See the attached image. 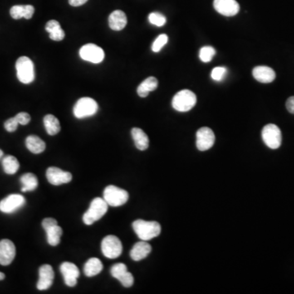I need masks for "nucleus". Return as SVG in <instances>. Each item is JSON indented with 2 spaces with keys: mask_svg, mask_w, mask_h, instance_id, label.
<instances>
[{
  "mask_svg": "<svg viewBox=\"0 0 294 294\" xmlns=\"http://www.w3.org/2000/svg\"><path fill=\"white\" fill-rule=\"evenodd\" d=\"M133 228L137 236L143 241H150L159 236L161 232V226L159 222H147L142 219L133 222Z\"/></svg>",
  "mask_w": 294,
  "mask_h": 294,
  "instance_id": "obj_1",
  "label": "nucleus"
},
{
  "mask_svg": "<svg viewBox=\"0 0 294 294\" xmlns=\"http://www.w3.org/2000/svg\"><path fill=\"white\" fill-rule=\"evenodd\" d=\"M108 204L104 198H95L90 203V207L83 216L84 224L91 226L98 222L108 210Z\"/></svg>",
  "mask_w": 294,
  "mask_h": 294,
  "instance_id": "obj_2",
  "label": "nucleus"
},
{
  "mask_svg": "<svg viewBox=\"0 0 294 294\" xmlns=\"http://www.w3.org/2000/svg\"><path fill=\"white\" fill-rule=\"evenodd\" d=\"M197 102L196 94L191 90L185 89L178 92L173 97L172 105L177 111L179 112H187L194 107Z\"/></svg>",
  "mask_w": 294,
  "mask_h": 294,
  "instance_id": "obj_3",
  "label": "nucleus"
},
{
  "mask_svg": "<svg viewBox=\"0 0 294 294\" xmlns=\"http://www.w3.org/2000/svg\"><path fill=\"white\" fill-rule=\"evenodd\" d=\"M16 75L19 81L29 84L35 80V66L31 59L27 56H21L16 63Z\"/></svg>",
  "mask_w": 294,
  "mask_h": 294,
  "instance_id": "obj_4",
  "label": "nucleus"
},
{
  "mask_svg": "<svg viewBox=\"0 0 294 294\" xmlns=\"http://www.w3.org/2000/svg\"><path fill=\"white\" fill-rule=\"evenodd\" d=\"M129 193L125 190L115 186H108L105 187L103 193V198L111 207H119L124 205L129 199Z\"/></svg>",
  "mask_w": 294,
  "mask_h": 294,
  "instance_id": "obj_5",
  "label": "nucleus"
},
{
  "mask_svg": "<svg viewBox=\"0 0 294 294\" xmlns=\"http://www.w3.org/2000/svg\"><path fill=\"white\" fill-rule=\"evenodd\" d=\"M98 111V104L91 98H82L75 103L73 112L77 119L93 116Z\"/></svg>",
  "mask_w": 294,
  "mask_h": 294,
  "instance_id": "obj_6",
  "label": "nucleus"
},
{
  "mask_svg": "<svg viewBox=\"0 0 294 294\" xmlns=\"http://www.w3.org/2000/svg\"><path fill=\"white\" fill-rule=\"evenodd\" d=\"M264 143L271 149H278L282 143V134L279 127L276 124H267L261 132Z\"/></svg>",
  "mask_w": 294,
  "mask_h": 294,
  "instance_id": "obj_7",
  "label": "nucleus"
},
{
  "mask_svg": "<svg viewBox=\"0 0 294 294\" xmlns=\"http://www.w3.org/2000/svg\"><path fill=\"white\" fill-rule=\"evenodd\" d=\"M101 251L103 255L107 258H117L123 252L121 241L116 236H107L101 241Z\"/></svg>",
  "mask_w": 294,
  "mask_h": 294,
  "instance_id": "obj_8",
  "label": "nucleus"
},
{
  "mask_svg": "<svg viewBox=\"0 0 294 294\" xmlns=\"http://www.w3.org/2000/svg\"><path fill=\"white\" fill-rule=\"evenodd\" d=\"M80 56L84 61L92 63H100L105 58V52L101 48L94 44H88L80 50Z\"/></svg>",
  "mask_w": 294,
  "mask_h": 294,
  "instance_id": "obj_9",
  "label": "nucleus"
},
{
  "mask_svg": "<svg viewBox=\"0 0 294 294\" xmlns=\"http://www.w3.org/2000/svg\"><path fill=\"white\" fill-rule=\"evenodd\" d=\"M215 135L212 129L208 127H203L196 133V147L198 150L205 151L214 145Z\"/></svg>",
  "mask_w": 294,
  "mask_h": 294,
  "instance_id": "obj_10",
  "label": "nucleus"
},
{
  "mask_svg": "<svg viewBox=\"0 0 294 294\" xmlns=\"http://www.w3.org/2000/svg\"><path fill=\"white\" fill-rule=\"evenodd\" d=\"M26 203V198L23 196L12 194L3 198L0 202V211L4 213H12L23 207Z\"/></svg>",
  "mask_w": 294,
  "mask_h": 294,
  "instance_id": "obj_11",
  "label": "nucleus"
},
{
  "mask_svg": "<svg viewBox=\"0 0 294 294\" xmlns=\"http://www.w3.org/2000/svg\"><path fill=\"white\" fill-rule=\"evenodd\" d=\"M46 177L49 183L53 186L66 184L71 182L72 175L69 172H65L56 167H50L46 172Z\"/></svg>",
  "mask_w": 294,
  "mask_h": 294,
  "instance_id": "obj_12",
  "label": "nucleus"
},
{
  "mask_svg": "<svg viewBox=\"0 0 294 294\" xmlns=\"http://www.w3.org/2000/svg\"><path fill=\"white\" fill-rule=\"evenodd\" d=\"M213 7L218 13L225 16H236L241 9L236 0H214Z\"/></svg>",
  "mask_w": 294,
  "mask_h": 294,
  "instance_id": "obj_13",
  "label": "nucleus"
},
{
  "mask_svg": "<svg viewBox=\"0 0 294 294\" xmlns=\"http://www.w3.org/2000/svg\"><path fill=\"white\" fill-rule=\"evenodd\" d=\"M16 256V247L12 241L3 239L0 241V265L8 266Z\"/></svg>",
  "mask_w": 294,
  "mask_h": 294,
  "instance_id": "obj_14",
  "label": "nucleus"
},
{
  "mask_svg": "<svg viewBox=\"0 0 294 294\" xmlns=\"http://www.w3.org/2000/svg\"><path fill=\"white\" fill-rule=\"evenodd\" d=\"M60 271L63 276L65 285L69 287H75L77 284V279L80 276V270L76 265L65 261L60 266Z\"/></svg>",
  "mask_w": 294,
  "mask_h": 294,
  "instance_id": "obj_15",
  "label": "nucleus"
},
{
  "mask_svg": "<svg viewBox=\"0 0 294 294\" xmlns=\"http://www.w3.org/2000/svg\"><path fill=\"white\" fill-rule=\"evenodd\" d=\"M40 280L37 283V289L39 290H47L51 287L53 283V269L49 264H45L40 266Z\"/></svg>",
  "mask_w": 294,
  "mask_h": 294,
  "instance_id": "obj_16",
  "label": "nucleus"
},
{
  "mask_svg": "<svg viewBox=\"0 0 294 294\" xmlns=\"http://www.w3.org/2000/svg\"><path fill=\"white\" fill-rule=\"evenodd\" d=\"M252 75H253L255 80L260 83H263V84L271 83L275 80L276 77V72L274 71L273 69H271L268 66H264V65L255 67L252 70Z\"/></svg>",
  "mask_w": 294,
  "mask_h": 294,
  "instance_id": "obj_17",
  "label": "nucleus"
},
{
  "mask_svg": "<svg viewBox=\"0 0 294 294\" xmlns=\"http://www.w3.org/2000/svg\"><path fill=\"white\" fill-rule=\"evenodd\" d=\"M151 252V246L147 241H140L133 245L130 251V257L133 261L144 259Z\"/></svg>",
  "mask_w": 294,
  "mask_h": 294,
  "instance_id": "obj_18",
  "label": "nucleus"
},
{
  "mask_svg": "<svg viewBox=\"0 0 294 294\" xmlns=\"http://www.w3.org/2000/svg\"><path fill=\"white\" fill-rule=\"evenodd\" d=\"M128 23L126 14L121 10H115L109 16V26L113 31L124 30Z\"/></svg>",
  "mask_w": 294,
  "mask_h": 294,
  "instance_id": "obj_19",
  "label": "nucleus"
},
{
  "mask_svg": "<svg viewBox=\"0 0 294 294\" xmlns=\"http://www.w3.org/2000/svg\"><path fill=\"white\" fill-rule=\"evenodd\" d=\"M35 13V7L32 5H15L10 9V15L15 20L26 18L27 20L32 18Z\"/></svg>",
  "mask_w": 294,
  "mask_h": 294,
  "instance_id": "obj_20",
  "label": "nucleus"
},
{
  "mask_svg": "<svg viewBox=\"0 0 294 294\" xmlns=\"http://www.w3.org/2000/svg\"><path fill=\"white\" fill-rule=\"evenodd\" d=\"M45 30L49 33V38L53 41H61L65 39V31L62 30L61 25L56 20L48 21Z\"/></svg>",
  "mask_w": 294,
  "mask_h": 294,
  "instance_id": "obj_21",
  "label": "nucleus"
},
{
  "mask_svg": "<svg viewBox=\"0 0 294 294\" xmlns=\"http://www.w3.org/2000/svg\"><path fill=\"white\" fill-rule=\"evenodd\" d=\"M132 137L135 146L140 150H146L149 147V138L143 129L133 128L132 129Z\"/></svg>",
  "mask_w": 294,
  "mask_h": 294,
  "instance_id": "obj_22",
  "label": "nucleus"
},
{
  "mask_svg": "<svg viewBox=\"0 0 294 294\" xmlns=\"http://www.w3.org/2000/svg\"><path fill=\"white\" fill-rule=\"evenodd\" d=\"M26 146L27 149L33 154H41L46 149L45 142L37 136L31 135L26 139Z\"/></svg>",
  "mask_w": 294,
  "mask_h": 294,
  "instance_id": "obj_23",
  "label": "nucleus"
},
{
  "mask_svg": "<svg viewBox=\"0 0 294 294\" xmlns=\"http://www.w3.org/2000/svg\"><path fill=\"white\" fill-rule=\"evenodd\" d=\"M102 262L97 257H92L84 265V271L87 277H94L102 271Z\"/></svg>",
  "mask_w": 294,
  "mask_h": 294,
  "instance_id": "obj_24",
  "label": "nucleus"
},
{
  "mask_svg": "<svg viewBox=\"0 0 294 294\" xmlns=\"http://www.w3.org/2000/svg\"><path fill=\"white\" fill-rule=\"evenodd\" d=\"M158 88V80L156 78L149 77L138 86V94L141 98H147L149 92H153Z\"/></svg>",
  "mask_w": 294,
  "mask_h": 294,
  "instance_id": "obj_25",
  "label": "nucleus"
},
{
  "mask_svg": "<svg viewBox=\"0 0 294 294\" xmlns=\"http://www.w3.org/2000/svg\"><path fill=\"white\" fill-rule=\"evenodd\" d=\"M44 124L49 135H56L61 131V125L58 119L52 114L45 115L44 118Z\"/></svg>",
  "mask_w": 294,
  "mask_h": 294,
  "instance_id": "obj_26",
  "label": "nucleus"
},
{
  "mask_svg": "<svg viewBox=\"0 0 294 294\" xmlns=\"http://www.w3.org/2000/svg\"><path fill=\"white\" fill-rule=\"evenodd\" d=\"M45 231L47 233V241L49 245L51 246H56L60 244L63 231L61 227H59L58 224L49 227L47 230H45Z\"/></svg>",
  "mask_w": 294,
  "mask_h": 294,
  "instance_id": "obj_27",
  "label": "nucleus"
},
{
  "mask_svg": "<svg viewBox=\"0 0 294 294\" xmlns=\"http://www.w3.org/2000/svg\"><path fill=\"white\" fill-rule=\"evenodd\" d=\"M21 182L22 184V192H33L37 188L39 185L36 176L31 173H25L21 176Z\"/></svg>",
  "mask_w": 294,
  "mask_h": 294,
  "instance_id": "obj_28",
  "label": "nucleus"
},
{
  "mask_svg": "<svg viewBox=\"0 0 294 294\" xmlns=\"http://www.w3.org/2000/svg\"><path fill=\"white\" fill-rule=\"evenodd\" d=\"M2 168L3 171L7 174L12 175L19 170L20 168V163L16 157L12 156V155H7L4 157V159H2Z\"/></svg>",
  "mask_w": 294,
  "mask_h": 294,
  "instance_id": "obj_29",
  "label": "nucleus"
},
{
  "mask_svg": "<svg viewBox=\"0 0 294 294\" xmlns=\"http://www.w3.org/2000/svg\"><path fill=\"white\" fill-rule=\"evenodd\" d=\"M215 55H216V50L214 48L211 47V46L201 48L200 51H199V58L201 61L205 62V63L210 62Z\"/></svg>",
  "mask_w": 294,
  "mask_h": 294,
  "instance_id": "obj_30",
  "label": "nucleus"
},
{
  "mask_svg": "<svg viewBox=\"0 0 294 294\" xmlns=\"http://www.w3.org/2000/svg\"><path fill=\"white\" fill-rule=\"evenodd\" d=\"M127 271H128V268H127L126 265L124 263L114 264L110 269L111 276L118 280L124 276Z\"/></svg>",
  "mask_w": 294,
  "mask_h": 294,
  "instance_id": "obj_31",
  "label": "nucleus"
},
{
  "mask_svg": "<svg viewBox=\"0 0 294 294\" xmlns=\"http://www.w3.org/2000/svg\"><path fill=\"white\" fill-rule=\"evenodd\" d=\"M168 41V35L165 34H162L159 35L157 37L156 40H154L153 45H152V51L154 52H159L161 51V49H163Z\"/></svg>",
  "mask_w": 294,
  "mask_h": 294,
  "instance_id": "obj_32",
  "label": "nucleus"
},
{
  "mask_svg": "<svg viewBox=\"0 0 294 294\" xmlns=\"http://www.w3.org/2000/svg\"><path fill=\"white\" fill-rule=\"evenodd\" d=\"M148 18H149V23L154 25V26H158V27H162V26H164L166 21H167L165 16H163L161 13H159V12H151L149 15Z\"/></svg>",
  "mask_w": 294,
  "mask_h": 294,
  "instance_id": "obj_33",
  "label": "nucleus"
},
{
  "mask_svg": "<svg viewBox=\"0 0 294 294\" xmlns=\"http://www.w3.org/2000/svg\"><path fill=\"white\" fill-rule=\"evenodd\" d=\"M227 69L222 66L215 67L211 72V77L215 81H222L224 80L225 76L227 75Z\"/></svg>",
  "mask_w": 294,
  "mask_h": 294,
  "instance_id": "obj_34",
  "label": "nucleus"
},
{
  "mask_svg": "<svg viewBox=\"0 0 294 294\" xmlns=\"http://www.w3.org/2000/svg\"><path fill=\"white\" fill-rule=\"evenodd\" d=\"M119 280L121 283L122 285L125 288L132 287L133 282H134L133 276L129 271H127L126 273L124 274V276H122Z\"/></svg>",
  "mask_w": 294,
  "mask_h": 294,
  "instance_id": "obj_35",
  "label": "nucleus"
},
{
  "mask_svg": "<svg viewBox=\"0 0 294 294\" xmlns=\"http://www.w3.org/2000/svg\"><path fill=\"white\" fill-rule=\"evenodd\" d=\"M19 123L16 120V118H11V119H7V121L4 123V128L7 132L9 133H13L17 129Z\"/></svg>",
  "mask_w": 294,
  "mask_h": 294,
  "instance_id": "obj_36",
  "label": "nucleus"
},
{
  "mask_svg": "<svg viewBox=\"0 0 294 294\" xmlns=\"http://www.w3.org/2000/svg\"><path fill=\"white\" fill-rule=\"evenodd\" d=\"M15 118H16V120L18 122L19 124H21V125L28 124L30 121H31V115L26 112L18 113L15 116Z\"/></svg>",
  "mask_w": 294,
  "mask_h": 294,
  "instance_id": "obj_37",
  "label": "nucleus"
},
{
  "mask_svg": "<svg viewBox=\"0 0 294 294\" xmlns=\"http://www.w3.org/2000/svg\"><path fill=\"white\" fill-rule=\"evenodd\" d=\"M56 224H57V222L54 218H51V217L45 218L42 222L43 228L45 229V230H47L49 227H52V226Z\"/></svg>",
  "mask_w": 294,
  "mask_h": 294,
  "instance_id": "obj_38",
  "label": "nucleus"
},
{
  "mask_svg": "<svg viewBox=\"0 0 294 294\" xmlns=\"http://www.w3.org/2000/svg\"><path fill=\"white\" fill-rule=\"evenodd\" d=\"M286 108L291 114H294V97L289 98L286 102Z\"/></svg>",
  "mask_w": 294,
  "mask_h": 294,
  "instance_id": "obj_39",
  "label": "nucleus"
},
{
  "mask_svg": "<svg viewBox=\"0 0 294 294\" xmlns=\"http://www.w3.org/2000/svg\"><path fill=\"white\" fill-rule=\"evenodd\" d=\"M88 0H69V3L72 7H80L82 5L85 4Z\"/></svg>",
  "mask_w": 294,
  "mask_h": 294,
  "instance_id": "obj_40",
  "label": "nucleus"
},
{
  "mask_svg": "<svg viewBox=\"0 0 294 294\" xmlns=\"http://www.w3.org/2000/svg\"><path fill=\"white\" fill-rule=\"evenodd\" d=\"M5 275L2 272H0V280H4Z\"/></svg>",
  "mask_w": 294,
  "mask_h": 294,
  "instance_id": "obj_41",
  "label": "nucleus"
},
{
  "mask_svg": "<svg viewBox=\"0 0 294 294\" xmlns=\"http://www.w3.org/2000/svg\"><path fill=\"white\" fill-rule=\"evenodd\" d=\"M2 155H3V152H2V149H0V159L2 158Z\"/></svg>",
  "mask_w": 294,
  "mask_h": 294,
  "instance_id": "obj_42",
  "label": "nucleus"
}]
</instances>
